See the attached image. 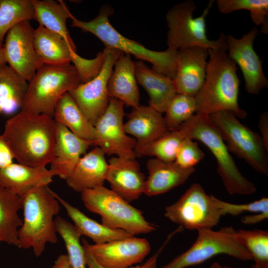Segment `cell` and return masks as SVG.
I'll return each mask as SVG.
<instances>
[{
	"label": "cell",
	"mask_w": 268,
	"mask_h": 268,
	"mask_svg": "<svg viewBox=\"0 0 268 268\" xmlns=\"http://www.w3.org/2000/svg\"><path fill=\"white\" fill-rule=\"evenodd\" d=\"M208 52L205 80L195 97L197 112L209 115L220 111H230L240 119L245 118L247 113L238 102L240 81L236 73V64L224 51L208 49Z\"/></svg>",
	"instance_id": "2"
},
{
	"label": "cell",
	"mask_w": 268,
	"mask_h": 268,
	"mask_svg": "<svg viewBox=\"0 0 268 268\" xmlns=\"http://www.w3.org/2000/svg\"><path fill=\"white\" fill-rule=\"evenodd\" d=\"M213 201L219 209L222 216L229 214L233 216L249 212L268 213V199L263 198L260 200L243 204L232 203L220 200L212 195Z\"/></svg>",
	"instance_id": "38"
},
{
	"label": "cell",
	"mask_w": 268,
	"mask_h": 268,
	"mask_svg": "<svg viewBox=\"0 0 268 268\" xmlns=\"http://www.w3.org/2000/svg\"><path fill=\"white\" fill-rule=\"evenodd\" d=\"M208 268H231L229 267L222 266L219 263L215 262L212 263Z\"/></svg>",
	"instance_id": "46"
},
{
	"label": "cell",
	"mask_w": 268,
	"mask_h": 268,
	"mask_svg": "<svg viewBox=\"0 0 268 268\" xmlns=\"http://www.w3.org/2000/svg\"><path fill=\"white\" fill-rule=\"evenodd\" d=\"M22 198L23 219L18 232V248H32L38 257L47 243L58 241L54 217L60 211V202L48 186L34 188Z\"/></svg>",
	"instance_id": "3"
},
{
	"label": "cell",
	"mask_w": 268,
	"mask_h": 268,
	"mask_svg": "<svg viewBox=\"0 0 268 268\" xmlns=\"http://www.w3.org/2000/svg\"><path fill=\"white\" fill-rule=\"evenodd\" d=\"M51 268H71L67 255H60Z\"/></svg>",
	"instance_id": "44"
},
{
	"label": "cell",
	"mask_w": 268,
	"mask_h": 268,
	"mask_svg": "<svg viewBox=\"0 0 268 268\" xmlns=\"http://www.w3.org/2000/svg\"><path fill=\"white\" fill-rule=\"evenodd\" d=\"M81 198L85 207L99 214L101 223L109 228L122 229L134 236L156 230L157 226L146 220L140 210L104 186L82 192Z\"/></svg>",
	"instance_id": "7"
},
{
	"label": "cell",
	"mask_w": 268,
	"mask_h": 268,
	"mask_svg": "<svg viewBox=\"0 0 268 268\" xmlns=\"http://www.w3.org/2000/svg\"><path fill=\"white\" fill-rule=\"evenodd\" d=\"M193 140L184 138L177 150L174 161L182 168L195 167L204 156L198 143Z\"/></svg>",
	"instance_id": "39"
},
{
	"label": "cell",
	"mask_w": 268,
	"mask_h": 268,
	"mask_svg": "<svg viewBox=\"0 0 268 268\" xmlns=\"http://www.w3.org/2000/svg\"><path fill=\"white\" fill-rule=\"evenodd\" d=\"M7 63L4 50L2 48H0V66Z\"/></svg>",
	"instance_id": "45"
},
{
	"label": "cell",
	"mask_w": 268,
	"mask_h": 268,
	"mask_svg": "<svg viewBox=\"0 0 268 268\" xmlns=\"http://www.w3.org/2000/svg\"><path fill=\"white\" fill-rule=\"evenodd\" d=\"M57 233L63 239L71 268H87L84 248L80 243L81 236L75 226L64 218H55Z\"/></svg>",
	"instance_id": "34"
},
{
	"label": "cell",
	"mask_w": 268,
	"mask_h": 268,
	"mask_svg": "<svg viewBox=\"0 0 268 268\" xmlns=\"http://www.w3.org/2000/svg\"><path fill=\"white\" fill-rule=\"evenodd\" d=\"M213 3L214 0H210L201 14L196 18L193 16L196 6L191 0L172 7L166 16L168 48L178 50L199 46L207 49L227 50L226 36L223 33L215 40H210L206 36L205 18Z\"/></svg>",
	"instance_id": "8"
},
{
	"label": "cell",
	"mask_w": 268,
	"mask_h": 268,
	"mask_svg": "<svg viewBox=\"0 0 268 268\" xmlns=\"http://www.w3.org/2000/svg\"><path fill=\"white\" fill-rule=\"evenodd\" d=\"M14 157L12 152L3 137L0 134V169L13 163Z\"/></svg>",
	"instance_id": "41"
},
{
	"label": "cell",
	"mask_w": 268,
	"mask_h": 268,
	"mask_svg": "<svg viewBox=\"0 0 268 268\" xmlns=\"http://www.w3.org/2000/svg\"><path fill=\"white\" fill-rule=\"evenodd\" d=\"M268 218V213H255L247 215L241 218V222L245 224H253L258 223Z\"/></svg>",
	"instance_id": "43"
},
{
	"label": "cell",
	"mask_w": 268,
	"mask_h": 268,
	"mask_svg": "<svg viewBox=\"0 0 268 268\" xmlns=\"http://www.w3.org/2000/svg\"><path fill=\"white\" fill-rule=\"evenodd\" d=\"M126 134L133 135L136 143L134 151L158 139L170 131L162 113L149 106L140 105L128 115L124 125Z\"/></svg>",
	"instance_id": "21"
},
{
	"label": "cell",
	"mask_w": 268,
	"mask_h": 268,
	"mask_svg": "<svg viewBox=\"0 0 268 268\" xmlns=\"http://www.w3.org/2000/svg\"><path fill=\"white\" fill-rule=\"evenodd\" d=\"M103 51L105 58L99 74L91 80L80 83L68 92L93 126L108 107L110 100L108 81L116 61L123 53L107 47Z\"/></svg>",
	"instance_id": "13"
},
{
	"label": "cell",
	"mask_w": 268,
	"mask_h": 268,
	"mask_svg": "<svg viewBox=\"0 0 268 268\" xmlns=\"http://www.w3.org/2000/svg\"><path fill=\"white\" fill-rule=\"evenodd\" d=\"M82 244L104 268H129L143 261L151 250L147 239L134 236L100 244L83 239Z\"/></svg>",
	"instance_id": "15"
},
{
	"label": "cell",
	"mask_w": 268,
	"mask_h": 268,
	"mask_svg": "<svg viewBox=\"0 0 268 268\" xmlns=\"http://www.w3.org/2000/svg\"><path fill=\"white\" fill-rule=\"evenodd\" d=\"M22 198L9 192L0 184V243L18 247V232L22 224L18 211Z\"/></svg>",
	"instance_id": "30"
},
{
	"label": "cell",
	"mask_w": 268,
	"mask_h": 268,
	"mask_svg": "<svg viewBox=\"0 0 268 268\" xmlns=\"http://www.w3.org/2000/svg\"><path fill=\"white\" fill-rule=\"evenodd\" d=\"M105 152L98 146L81 157L70 175L66 180L67 185L74 191L82 193L103 186L108 163Z\"/></svg>",
	"instance_id": "22"
},
{
	"label": "cell",
	"mask_w": 268,
	"mask_h": 268,
	"mask_svg": "<svg viewBox=\"0 0 268 268\" xmlns=\"http://www.w3.org/2000/svg\"><path fill=\"white\" fill-rule=\"evenodd\" d=\"M165 216L183 228L190 230L212 229L222 216L212 195H208L201 185L193 184L173 204L165 208Z\"/></svg>",
	"instance_id": "10"
},
{
	"label": "cell",
	"mask_w": 268,
	"mask_h": 268,
	"mask_svg": "<svg viewBox=\"0 0 268 268\" xmlns=\"http://www.w3.org/2000/svg\"><path fill=\"white\" fill-rule=\"evenodd\" d=\"M192 246L161 268H186L201 264L212 257L227 255L243 260H253L249 252L231 236L223 227L218 231L202 229Z\"/></svg>",
	"instance_id": "11"
},
{
	"label": "cell",
	"mask_w": 268,
	"mask_h": 268,
	"mask_svg": "<svg viewBox=\"0 0 268 268\" xmlns=\"http://www.w3.org/2000/svg\"><path fill=\"white\" fill-rule=\"evenodd\" d=\"M219 12L223 14L240 9L250 12L252 21L257 25H261V31L268 33V0H217Z\"/></svg>",
	"instance_id": "36"
},
{
	"label": "cell",
	"mask_w": 268,
	"mask_h": 268,
	"mask_svg": "<svg viewBox=\"0 0 268 268\" xmlns=\"http://www.w3.org/2000/svg\"><path fill=\"white\" fill-rule=\"evenodd\" d=\"M258 125L264 143L267 149L268 150V114L267 112H264L261 115Z\"/></svg>",
	"instance_id": "42"
},
{
	"label": "cell",
	"mask_w": 268,
	"mask_h": 268,
	"mask_svg": "<svg viewBox=\"0 0 268 268\" xmlns=\"http://www.w3.org/2000/svg\"><path fill=\"white\" fill-rule=\"evenodd\" d=\"M54 120L67 127L73 134L90 141L95 139V129L68 92L58 101L54 111Z\"/></svg>",
	"instance_id": "28"
},
{
	"label": "cell",
	"mask_w": 268,
	"mask_h": 268,
	"mask_svg": "<svg viewBox=\"0 0 268 268\" xmlns=\"http://www.w3.org/2000/svg\"><path fill=\"white\" fill-rule=\"evenodd\" d=\"M35 10L34 19L39 25L62 36L76 50L66 25L67 20L71 18V13L66 3L62 0H32Z\"/></svg>",
	"instance_id": "29"
},
{
	"label": "cell",
	"mask_w": 268,
	"mask_h": 268,
	"mask_svg": "<svg viewBox=\"0 0 268 268\" xmlns=\"http://www.w3.org/2000/svg\"><path fill=\"white\" fill-rule=\"evenodd\" d=\"M34 31L30 21H21L9 30L3 46L8 66L28 82L44 65L34 48Z\"/></svg>",
	"instance_id": "14"
},
{
	"label": "cell",
	"mask_w": 268,
	"mask_h": 268,
	"mask_svg": "<svg viewBox=\"0 0 268 268\" xmlns=\"http://www.w3.org/2000/svg\"><path fill=\"white\" fill-rule=\"evenodd\" d=\"M250 268H255L254 265H252Z\"/></svg>",
	"instance_id": "47"
},
{
	"label": "cell",
	"mask_w": 268,
	"mask_h": 268,
	"mask_svg": "<svg viewBox=\"0 0 268 268\" xmlns=\"http://www.w3.org/2000/svg\"><path fill=\"white\" fill-rule=\"evenodd\" d=\"M258 34V29L254 27L239 39L231 35L226 36L228 56L240 67L245 89L251 94L259 93L268 85V80L263 70L262 62L253 48Z\"/></svg>",
	"instance_id": "16"
},
{
	"label": "cell",
	"mask_w": 268,
	"mask_h": 268,
	"mask_svg": "<svg viewBox=\"0 0 268 268\" xmlns=\"http://www.w3.org/2000/svg\"><path fill=\"white\" fill-rule=\"evenodd\" d=\"M179 232V230L177 228L174 231L170 233L167 237V239L164 242L163 245L160 247V248L156 251V252L150 257L144 263L135 266H133L129 268H157V260L158 257L164 248L166 244L171 239V238L177 233ZM85 255L86 263L87 268H104L98 265L95 261L90 252L84 248Z\"/></svg>",
	"instance_id": "40"
},
{
	"label": "cell",
	"mask_w": 268,
	"mask_h": 268,
	"mask_svg": "<svg viewBox=\"0 0 268 268\" xmlns=\"http://www.w3.org/2000/svg\"><path fill=\"white\" fill-rule=\"evenodd\" d=\"M208 117L227 142L228 151L244 159L258 172L268 176V150L261 136L241 124L231 111H220Z\"/></svg>",
	"instance_id": "9"
},
{
	"label": "cell",
	"mask_w": 268,
	"mask_h": 268,
	"mask_svg": "<svg viewBox=\"0 0 268 268\" xmlns=\"http://www.w3.org/2000/svg\"><path fill=\"white\" fill-rule=\"evenodd\" d=\"M124 105L120 100L110 98L107 108L94 125L93 145L101 148L108 155L115 154L119 157L135 159L136 141L125 131Z\"/></svg>",
	"instance_id": "12"
},
{
	"label": "cell",
	"mask_w": 268,
	"mask_h": 268,
	"mask_svg": "<svg viewBox=\"0 0 268 268\" xmlns=\"http://www.w3.org/2000/svg\"><path fill=\"white\" fill-rule=\"evenodd\" d=\"M178 129L185 138L198 140L211 152L217 161V172L229 194L250 195L256 191L255 185L239 171L219 131L208 115L197 112Z\"/></svg>",
	"instance_id": "5"
},
{
	"label": "cell",
	"mask_w": 268,
	"mask_h": 268,
	"mask_svg": "<svg viewBox=\"0 0 268 268\" xmlns=\"http://www.w3.org/2000/svg\"><path fill=\"white\" fill-rule=\"evenodd\" d=\"M79 84V77L73 65H44L29 81L21 110L54 118L56 105L61 96Z\"/></svg>",
	"instance_id": "6"
},
{
	"label": "cell",
	"mask_w": 268,
	"mask_h": 268,
	"mask_svg": "<svg viewBox=\"0 0 268 268\" xmlns=\"http://www.w3.org/2000/svg\"><path fill=\"white\" fill-rule=\"evenodd\" d=\"M113 11L110 6L103 5L98 14L89 21L80 20L73 15L70 18L71 26L93 34L102 42L105 47L119 50L124 53L133 55L140 61L151 63L153 70L173 79L176 74L178 50L168 48L164 51H152L124 36L112 26L109 20V16Z\"/></svg>",
	"instance_id": "4"
},
{
	"label": "cell",
	"mask_w": 268,
	"mask_h": 268,
	"mask_svg": "<svg viewBox=\"0 0 268 268\" xmlns=\"http://www.w3.org/2000/svg\"><path fill=\"white\" fill-rule=\"evenodd\" d=\"M55 176L46 167H33L13 163L0 169V184L11 193L22 197L34 188L48 186Z\"/></svg>",
	"instance_id": "24"
},
{
	"label": "cell",
	"mask_w": 268,
	"mask_h": 268,
	"mask_svg": "<svg viewBox=\"0 0 268 268\" xmlns=\"http://www.w3.org/2000/svg\"><path fill=\"white\" fill-rule=\"evenodd\" d=\"M145 180L135 159L116 157L109 159L106 180L111 190L128 202L144 194Z\"/></svg>",
	"instance_id": "19"
},
{
	"label": "cell",
	"mask_w": 268,
	"mask_h": 268,
	"mask_svg": "<svg viewBox=\"0 0 268 268\" xmlns=\"http://www.w3.org/2000/svg\"><path fill=\"white\" fill-rule=\"evenodd\" d=\"M55 196L60 203L66 209L80 235L90 238L94 244H103L134 236L123 230L110 228L98 223L86 216L56 193Z\"/></svg>",
	"instance_id": "27"
},
{
	"label": "cell",
	"mask_w": 268,
	"mask_h": 268,
	"mask_svg": "<svg viewBox=\"0 0 268 268\" xmlns=\"http://www.w3.org/2000/svg\"><path fill=\"white\" fill-rule=\"evenodd\" d=\"M2 134L18 163L41 167L54 160L56 122L49 116L21 111L5 122Z\"/></svg>",
	"instance_id": "1"
},
{
	"label": "cell",
	"mask_w": 268,
	"mask_h": 268,
	"mask_svg": "<svg viewBox=\"0 0 268 268\" xmlns=\"http://www.w3.org/2000/svg\"><path fill=\"white\" fill-rule=\"evenodd\" d=\"M197 112V103L195 97L176 93L166 109L164 119L168 130L175 131Z\"/></svg>",
	"instance_id": "37"
},
{
	"label": "cell",
	"mask_w": 268,
	"mask_h": 268,
	"mask_svg": "<svg viewBox=\"0 0 268 268\" xmlns=\"http://www.w3.org/2000/svg\"><path fill=\"white\" fill-rule=\"evenodd\" d=\"M92 143L77 136L63 125L56 123L54 160L50 169L62 179L66 180Z\"/></svg>",
	"instance_id": "20"
},
{
	"label": "cell",
	"mask_w": 268,
	"mask_h": 268,
	"mask_svg": "<svg viewBox=\"0 0 268 268\" xmlns=\"http://www.w3.org/2000/svg\"><path fill=\"white\" fill-rule=\"evenodd\" d=\"M223 228L227 234L249 252L255 261V268H268L267 230H235L231 226Z\"/></svg>",
	"instance_id": "32"
},
{
	"label": "cell",
	"mask_w": 268,
	"mask_h": 268,
	"mask_svg": "<svg viewBox=\"0 0 268 268\" xmlns=\"http://www.w3.org/2000/svg\"><path fill=\"white\" fill-rule=\"evenodd\" d=\"M28 83L6 64L0 66V115L21 109Z\"/></svg>",
	"instance_id": "31"
},
{
	"label": "cell",
	"mask_w": 268,
	"mask_h": 268,
	"mask_svg": "<svg viewBox=\"0 0 268 268\" xmlns=\"http://www.w3.org/2000/svg\"><path fill=\"white\" fill-rule=\"evenodd\" d=\"M184 138L179 129L169 131L152 143L134 151L136 156H154L165 162H173L178 148Z\"/></svg>",
	"instance_id": "35"
},
{
	"label": "cell",
	"mask_w": 268,
	"mask_h": 268,
	"mask_svg": "<svg viewBox=\"0 0 268 268\" xmlns=\"http://www.w3.org/2000/svg\"><path fill=\"white\" fill-rule=\"evenodd\" d=\"M114 65L107 83L110 98L120 100L133 109L138 107L139 92L130 55L122 53Z\"/></svg>",
	"instance_id": "25"
},
{
	"label": "cell",
	"mask_w": 268,
	"mask_h": 268,
	"mask_svg": "<svg viewBox=\"0 0 268 268\" xmlns=\"http://www.w3.org/2000/svg\"><path fill=\"white\" fill-rule=\"evenodd\" d=\"M32 0H0V48L9 30L18 23L34 19Z\"/></svg>",
	"instance_id": "33"
},
{
	"label": "cell",
	"mask_w": 268,
	"mask_h": 268,
	"mask_svg": "<svg viewBox=\"0 0 268 268\" xmlns=\"http://www.w3.org/2000/svg\"><path fill=\"white\" fill-rule=\"evenodd\" d=\"M208 57V49L199 46L178 50L173 79L176 93L195 97L205 80Z\"/></svg>",
	"instance_id": "17"
},
{
	"label": "cell",
	"mask_w": 268,
	"mask_h": 268,
	"mask_svg": "<svg viewBox=\"0 0 268 268\" xmlns=\"http://www.w3.org/2000/svg\"><path fill=\"white\" fill-rule=\"evenodd\" d=\"M137 82L149 96V106L159 112H165L176 94L173 79L147 67L142 61L134 62Z\"/></svg>",
	"instance_id": "26"
},
{
	"label": "cell",
	"mask_w": 268,
	"mask_h": 268,
	"mask_svg": "<svg viewBox=\"0 0 268 268\" xmlns=\"http://www.w3.org/2000/svg\"><path fill=\"white\" fill-rule=\"evenodd\" d=\"M33 45L44 65L67 66L73 63L78 72L84 70L88 59L80 57L62 36L39 25L35 29Z\"/></svg>",
	"instance_id": "18"
},
{
	"label": "cell",
	"mask_w": 268,
	"mask_h": 268,
	"mask_svg": "<svg viewBox=\"0 0 268 268\" xmlns=\"http://www.w3.org/2000/svg\"><path fill=\"white\" fill-rule=\"evenodd\" d=\"M148 176L145 180L144 194L154 196L166 193L183 184L195 171V168H184L175 161L167 162L151 158L146 162Z\"/></svg>",
	"instance_id": "23"
}]
</instances>
